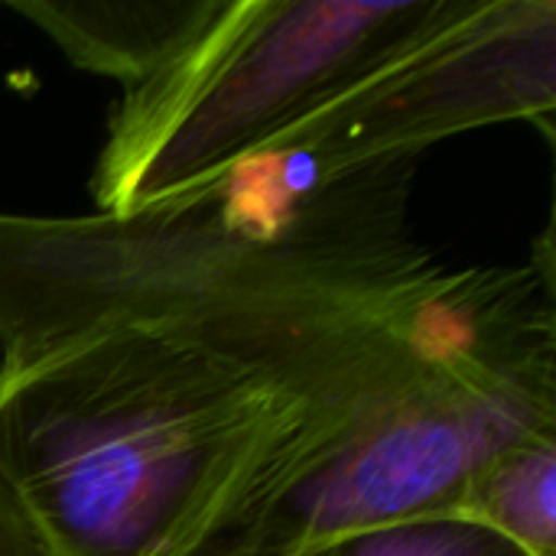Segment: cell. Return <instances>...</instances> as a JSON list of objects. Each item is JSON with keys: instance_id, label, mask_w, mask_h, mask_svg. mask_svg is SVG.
Listing matches in <instances>:
<instances>
[{"instance_id": "obj_7", "label": "cell", "mask_w": 556, "mask_h": 556, "mask_svg": "<svg viewBox=\"0 0 556 556\" xmlns=\"http://www.w3.org/2000/svg\"><path fill=\"white\" fill-rule=\"evenodd\" d=\"M528 556H556V433L505 450L469 489L459 515Z\"/></svg>"}, {"instance_id": "obj_8", "label": "cell", "mask_w": 556, "mask_h": 556, "mask_svg": "<svg viewBox=\"0 0 556 556\" xmlns=\"http://www.w3.org/2000/svg\"><path fill=\"white\" fill-rule=\"evenodd\" d=\"M293 556H528L463 518H417L342 534Z\"/></svg>"}, {"instance_id": "obj_4", "label": "cell", "mask_w": 556, "mask_h": 556, "mask_svg": "<svg viewBox=\"0 0 556 556\" xmlns=\"http://www.w3.org/2000/svg\"><path fill=\"white\" fill-rule=\"evenodd\" d=\"M556 433V313L485 339L375 404L225 556H293L417 518H456L505 450Z\"/></svg>"}, {"instance_id": "obj_6", "label": "cell", "mask_w": 556, "mask_h": 556, "mask_svg": "<svg viewBox=\"0 0 556 556\" xmlns=\"http://www.w3.org/2000/svg\"><path fill=\"white\" fill-rule=\"evenodd\" d=\"M222 0H7V10L42 29L62 55L134 88L156 75Z\"/></svg>"}, {"instance_id": "obj_9", "label": "cell", "mask_w": 556, "mask_h": 556, "mask_svg": "<svg viewBox=\"0 0 556 556\" xmlns=\"http://www.w3.org/2000/svg\"><path fill=\"white\" fill-rule=\"evenodd\" d=\"M0 556H55L0 476Z\"/></svg>"}, {"instance_id": "obj_1", "label": "cell", "mask_w": 556, "mask_h": 556, "mask_svg": "<svg viewBox=\"0 0 556 556\" xmlns=\"http://www.w3.org/2000/svg\"><path fill=\"white\" fill-rule=\"evenodd\" d=\"M414 176V160L319 176L280 147L121 218L0 212V362L160 319L397 381L459 323V270L410 225Z\"/></svg>"}, {"instance_id": "obj_5", "label": "cell", "mask_w": 556, "mask_h": 556, "mask_svg": "<svg viewBox=\"0 0 556 556\" xmlns=\"http://www.w3.org/2000/svg\"><path fill=\"white\" fill-rule=\"evenodd\" d=\"M556 0H459L450 16L283 143L319 176L404 163L466 130L528 121L554 140Z\"/></svg>"}, {"instance_id": "obj_3", "label": "cell", "mask_w": 556, "mask_h": 556, "mask_svg": "<svg viewBox=\"0 0 556 556\" xmlns=\"http://www.w3.org/2000/svg\"><path fill=\"white\" fill-rule=\"evenodd\" d=\"M459 0H222L127 88L91 169L94 212L130 215L274 150L384 68Z\"/></svg>"}, {"instance_id": "obj_2", "label": "cell", "mask_w": 556, "mask_h": 556, "mask_svg": "<svg viewBox=\"0 0 556 556\" xmlns=\"http://www.w3.org/2000/svg\"><path fill=\"white\" fill-rule=\"evenodd\" d=\"M397 391L189 323L98 326L0 362V476L55 556H225Z\"/></svg>"}]
</instances>
